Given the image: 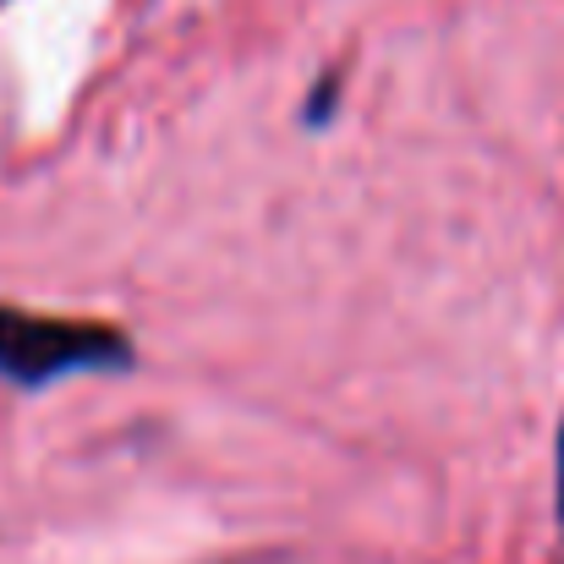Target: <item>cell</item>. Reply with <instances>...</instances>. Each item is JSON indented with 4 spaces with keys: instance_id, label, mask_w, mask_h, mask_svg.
Returning <instances> with one entry per match:
<instances>
[{
    "instance_id": "1",
    "label": "cell",
    "mask_w": 564,
    "mask_h": 564,
    "mask_svg": "<svg viewBox=\"0 0 564 564\" xmlns=\"http://www.w3.org/2000/svg\"><path fill=\"white\" fill-rule=\"evenodd\" d=\"M132 362V340L110 324L44 318L0 302V378L17 389H44L72 373H127Z\"/></svg>"
},
{
    "instance_id": "2",
    "label": "cell",
    "mask_w": 564,
    "mask_h": 564,
    "mask_svg": "<svg viewBox=\"0 0 564 564\" xmlns=\"http://www.w3.org/2000/svg\"><path fill=\"white\" fill-rule=\"evenodd\" d=\"M329 110H335V72L324 77V88L307 94V121H329Z\"/></svg>"
},
{
    "instance_id": "3",
    "label": "cell",
    "mask_w": 564,
    "mask_h": 564,
    "mask_svg": "<svg viewBox=\"0 0 564 564\" xmlns=\"http://www.w3.org/2000/svg\"><path fill=\"white\" fill-rule=\"evenodd\" d=\"M554 460H560V521H564V422H560V455Z\"/></svg>"
}]
</instances>
